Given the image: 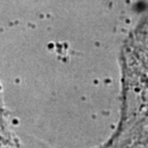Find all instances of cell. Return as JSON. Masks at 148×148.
<instances>
[{
    "label": "cell",
    "instance_id": "obj_1",
    "mask_svg": "<svg viewBox=\"0 0 148 148\" xmlns=\"http://www.w3.org/2000/svg\"><path fill=\"white\" fill-rule=\"evenodd\" d=\"M21 148H51L35 139L23 140ZM99 148H148V108L124 99L120 128L112 138Z\"/></svg>",
    "mask_w": 148,
    "mask_h": 148
}]
</instances>
